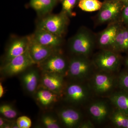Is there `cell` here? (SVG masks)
I'll use <instances>...</instances> for the list:
<instances>
[{
    "mask_svg": "<svg viewBox=\"0 0 128 128\" xmlns=\"http://www.w3.org/2000/svg\"><path fill=\"white\" fill-rule=\"evenodd\" d=\"M94 39L87 30H80L73 36L70 42V48L72 52L79 56L87 57L94 48Z\"/></svg>",
    "mask_w": 128,
    "mask_h": 128,
    "instance_id": "obj_1",
    "label": "cell"
},
{
    "mask_svg": "<svg viewBox=\"0 0 128 128\" xmlns=\"http://www.w3.org/2000/svg\"><path fill=\"white\" fill-rule=\"evenodd\" d=\"M67 15L63 12L59 14L48 16L40 22L38 28L62 37L68 24Z\"/></svg>",
    "mask_w": 128,
    "mask_h": 128,
    "instance_id": "obj_2",
    "label": "cell"
},
{
    "mask_svg": "<svg viewBox=\"0 0 128 128\" xmlns=\"http://www.w3.org/2000/svg\"><path fill=\"white\" fill-rule=\"evenodd\" d=\"M116 53L110 50H104L96 56L94 64L101 71L108 73L116 71L120 64V57Z\"/></svg>",
    "mask_w": 128,
    "mask_h": 128,
    "instance_id": "obj_3",
    "label": "cell"
},
{
    "mask_svg": "<svg viewBox=\"0 0 128 128\" xmlns=\"http://www.w3.org/2000/svg\"><path fill=\"white\" fill-rule=\"evenodd\" d=\"M35 64L30 55L28 48V50L23 54L13 58L6 63L2 69V71L6 76L16 75Z\"/></svg>",
    "mask_w": 128,
    "mask_h": 128,
    "instance_id": "obj_4",
    "label": "cell"
},
{
    "mask_svg": "<svg viewBox=\"0 0 128 128\" xmlns=\"http://www.w3.org/2000/svg\"><path fill=\"white\" fill-rule=\"evenodd\" d=\"M92 66L87 57L79 56L73 58L68 65V72L73 78L84 79L91 72Z\"/></svg>",
    "mask_w": 128,
    "mask_h": 128,
    "instance_id": "obj_5",
    "label": "cell"
},
{
    "mask_svg": "<svg viewBox=\"0 0 128 128\" xmlns=\"http://www.w3.org/2000/svg\"><path fill=\"white\" fill-rule=\"evenodd\" d=\"M123 6V2L121 1L105 0L98 15V22L106 23L116 20L122 11Z\"/></svg>",
    "mask_w": 128,
    "mask_h": 128,
    "instance_id": "obj_6",
    "label": "cell"
},
{
    "mask_svg": "<svg viewBox=\"0 0 128 128\" xmlns=\"http://www.w3.org/2000/svg\"><path fill=\"white\" fill-rule=\"evenodd\" d=\"M92 84L94 91L97 94L102 96L113 90L115 84V79L110 73L101 71L94 74Z\"/></svg>",
    "mask_w": 128,
    "mask_h": 128,
    "instance_id": "obj_7",
    "label": "cell"
},
{
    "mask_svg": "<svg viewBox=\"0 0 128 128\" xmlns=\"http://www.w3.org/2000/svg\"><path fill=\"white\" fill-rule=\"evenodd\" d=\"M38 64L41 69L46 73L61 75L68 70L66 60L62 56L58 54H53Z\"/></svg>",
    "mask_w": 128,
    "mask_h": 128,
    "instance_id": "obj_8",
    "label": "cell"
},
{
    "mask_svg": "<svg viewBox=\"0 0 128 128\" xmlns=\"http://www.w3.org/2000/svg\"><path fill=\"white\" fill-rule=\"evenodd\" d=\"M29 51L31 57L36 64H39L52 54L56 48L42 45L32 36H29Z\"/></svg>",
    "mask_w": 128,
    "mask_h": 128,
    "instance_id": "obj_9",
    "label": "cell"
},
{
    "mask_svg": "<svg viewBox=\"0 0 128 128\" xmlns=\"http://www.w3.org/2000/svg\"><path fill=\"white\" fill-rule=\"evenodd\" d=\"M66 100L72 103H82L89 96V92L86 86L81 84L73 83L67 86L66 92Z\"/></svg>",
    "mask_w": 128,
    "mask_h": 128,
    "instance_id": "obj_10",
    "label": "cell"
},
{
    "mask_svg": "<svg viewBox=\"0 0 128 128\" xmlns=\"http://www.w3.org/2000/svg\"><path fill=\"white\" fill-rule=\"evenodd\" d=\"M29 36L15 40L10 44L5 56L6 63L16 57L23 54L29 48Z\"/></svg>",
    "mask_w": 128,
    "mask_h": 128,
    "instance_id": "obj_11",
    "label": "cell"
},
{
    "mask_svg": "<svg viewBox=\"0 0 128 128\" xmlns=\"http://www.w3.org/2000/svg\"><path fill=\"white\" fill-rule=\"evenodd\" d=\"M120 27L119 24L116 22H113L108 26L98 37V43L99 46L104 48H111Z\"/></svg>",
    "mask_w": 128,
    "mask_h": 128,
    "instance_id": "obj_12",
    "label": "cell"
},
{
    "mask_svg": "<svg viewBox=\"0 0 128 128\" xmlns=\"http://www.w3.org/2000/svg\"><path fill=\"white\" fill-rule=\"evenodd\" d=\"M32 36L40 44L50 48H56L62 43V37L38 28Z\"/></svg>",
    "mask_w": 128,
    "mask_h": 128,
    "instance_id": "obj_13",
    "label": "cell"
},
{
    "mask_svg": "<svg viewBox=\"0 0 128 128\" xmlns=\"http://www.w3.org/2000/svg\"><path fill=\"white\" fill-rule=\"evenodd\" d=\"M88 111L92 118L98 123L105 121L110 112L107 104L102 101L92 102L89 106Z\"/></svg>",
    "mask_w": 128,
    "mask_h": 128,
    "instance_id": "obj_14",
    "label": "cell"
},
{
    "mask_svg": "<svg viewBox=\"0 0 128 128\" xmlns=\"http://www.w3.org/2000/svg\"><path fill=\"white\" fill-rule=\"evenodd\" d=\"M61 75L45 72L43 76V84L47 89L54 93H58L64 86V82Z\"/></svg>",
    "mask_w": 128,
    "mask_h": 128,
    "instance_id": "obj_15",
    "label": "cell"
},
{
    "mask_svg": "<svg viewBox=\"0 0 128 128\" xmlns=\"http://www.w3.org/2000/svg\"><path fill=\"white\" fill-rule=\"evenodd\" d=\"M59 117L64 126L72 128L80 125L81 120L80 113L73 108L63 109L60 112Z\"/></svg>",
    "mask_w": 128,
    "mask_h": 128,
    "instance_id": "obj_16",
    "label": "cell"
},
{
    "mask_svg": "<svg viewBox=\"0 0 128 128\" xmlns=\"http://www.w3.org/2000/svg\"><path fill=\"white\" fill-rule=\"evenodd\" d=\"M111 50L114 52L128 51V29L120 27L112 45Z\"/></svg>",
    "mask_w": 128,
    "mask_h": 128,
    "instance_id": "obj_17",
    "label": "cell"
},
{
    "mask_svg": "<svg viewBox=\"0 0 128 128\" xmlns=\"http://www.w3.org/2000/svg\"><path fill=\"white\" fill-rule=\"evenodd\" d=\"M110 100L116 108L128 115V92L122 90L113 94Z\"/></svg>",
    "mask_w": 128,
    "mask_h": 128,
    "instance_id": "obj_18",
    "label": "cell"
},
{
    "mask_svg": "<svg viewBox=\"0 0 128 128\" xmlns=\"http://www.w3.org/2000/svg\"><path fill=\"white\" fill-rule=\"evenodd\" d=\"M38 76L36 70H32L23 75L22 82L25 89L29 92L32 93L36 89L38 82Z\"/></svg>",
    "mask_w": 128,
    "mask_h": 128,
    "instance_id": "obj_19",
    "label": "cell"
},
{
    "mask_svg": "<svg viewBox=\"0 0 128 128\" xmlns=\"http://www.w3.org/2000/svg\"><path fill=\"white\" fill-rule=\"evenodd\" d=\"M56 0H31L30 4L40 14H47L55 6Z\"/></svg>",
    "mask_w": 128,
    "mask_h": 128,
    "instance_id": "obj_20",
    "label": "cell"
},
{
    "mask_svg": "<svg viewBox=\"0 0 128 128\" xmlns=\"http://www.w3.org/2000/svg\"><path fill=\"white\" fill-rule=\"evenodd\" d=\"M54 93L48 89H41L37 92L36 95L37 99L42 106H48L56 100Z\"/></svg>",
    "mask_w": 128,
    "mask_h": 128,
    "instance_id": "obj_21",
    "label": "cell"
},
{
    "mask_svg": "<svg viewBox=\"0 0 128 128\" xmlns=\"http://www.w3.org/2000/svg\"><path fill=\"white\" fill-rule=\"evenodd\" d=\"M102 4L99 0H79L78 6L84 11L91 12L99 10Z\"/></svg>",
    "mask_w": 128,
    "mask_h": 128,
    "instance_id": "obj_22",
    "label": "cell"
},
{
    "mask_svg": "<svg viewBox=\"0 0 128 128\" xmlns=\"http://www.w3.org/2000/svg\"><path fill=\"white\" fill-rule=\"evenodd\" d=\"M111 120L118 128H127L128 126V115L118 108L112 114Z\"/></svg>",
    "mask_w": 128,
    "mask_h": 128,
    "instance_id": "obj_23",
    "label": "cell"
},
{
    "mask_svg": "<svg viewBox=\"0 0 128 128\" xmlns=\"http://www.w3.org/2000/svg\"><path fill=\"white\" fill-rule=\"evenodd\" d=\"M0 113L8 119H13L17 116L18 112L11 105L8 104H2L0 106Z\"/></svg>",
    "mask_w": 128,
    "mask_h": 128,
    "instance_id": "obj_24",
    "label": "cell"
},
{
    "mask_svg": "<svg viewBox=\"0 0 128 128\" xmlns=\"http://www.w3.org/2000/svg\"><path fill=\"white\" fill-rule=\"evenodd\" d=\"M42 122L44 126L48 128H60L57 120L49 115H44L42 118Z\"/></svg>",
    "mask_w": 128,
    "mask_h": 128,
    "instance_id": "obj_25",
    "label": "cell"
},
{
    "mask_svg": "<svg viewBox=\"0 0 128 128\" xmlns=\"http://www.w3.org/2000/svg\"><path fill=\"white\" fill-rule=\"evenodd\" d=\"M77 0H62L63 12L68 15H72V10L74 7Z\"/></svg>",
    "mask_w": 128,
    "mask_h": 128,
    "instance_id": "obj_26",
    "label": "cell"
},
{
    "mask_svg": "<svg viewBox=\"0 0 128 128\" xmlns=\"http://www.w3.org/2000/svg\"><path fill=\"white\" fill-rule=\"evenodd\" d=\"M118 82L122 90L128 92V70L123 72L120 74Z\"/></svg>",
    "mask_w": 128,
    "mask_h": 128,
    "instance_id": "obj_27",
    "label": "cell"
},
{
    "mask_svg": "<svg viewBox=\"0 0 128 128\" xmlns=\"http://www.w3.org/2000/svg\"><path fill=\"white\" fill-rule=\"evenodd\" d=\"M16 123L19 128H29L32 126L31 119L26 116H22L17 119Z\"/></svg>",
    "mask_w": 128,
    "mask_h": 128,
    "instance_id": "obj_28",
    "label": "cell"
},
{
    "mask_svg": "<svg viewBox=\"0 0 128 128\" xmlns=\"http://www.w3.org/2000/svg\"><path fill=\"white\" fill-rule=\"evenodd\" d=\"M122 10V19L124 24L128 26V2H123Z\"/></svg>",
    "mask_w": 128,
    "mask_h": 128,
    "instance_id": "obj_29",
    "label": "cell"
},
{
    "mask_svg": "<svg viewBox=\"0 0 128 128\" xmlns=\"http://www.w3.org/2000/svg\"><path fill=\"white\" fill-rule=\"evenodd\" d=\"M79 127V128H94V126L91 122L87 121L80 124Z\"/></svg>",
    "mask_w": 128,
    "mask_h": 128,
    "instance_id": "obj_30",
    "label": "cell"
},
{
    "mask_svg": "<svg viewBox=\"0 0 128 128\" xmlns=\"http://www.w3.org/2000/svg\"><path fill=\"white\" fill-rule=\"evenodd\" d=\"M4 92V89L1 82H0V98H1Z\"/></svg>",
    "mask_w": 128,
    "mask_h": 128,
    "instance_id": "obj_31",
    "label": "cell"
},
{
    "mask_svg": "<svg viewBox=\"0 0 128 128\" xmlns=\"http://www.w3.org/2000/svg\"><path fill=\"white\" fill-rule=\"evenodd\" d=\"M6 124L5 120L3 119L2 118L0 117V128H3L4 126Z\"/></svg>",
    "mask_w": 128,
    "mask_h": 128,
    "instance_id": "obj_32",
    "label": "cell"
},
{
    "mask_svg": "<svg viewBox=\"0 0 128 128\" xmlns=\"http://www.w3.org/2000/svg\"><path fill=\"white\" fill-rule=\"evenodd\" d=\"M124 63H125V66L127 67V70H128V56L125 59Z\"/></svg>",
    "mask_w": 128,
    "mask_h": 128,
    "instance_id": "obj_33",
    "label": "cell"
},
{
    "mask_svg": "<svg viewBox=\"0 0 128 128\" xmlns=\"http://www.w3.org/2000/svg\"><path fill=\"white\" fill-rule=\"evenodd\" d=\"M122 1L123 2H128V0H122Z\"/></svg>",
    "mask_w": 128,
    "mask_h": 128,
    "instance_id": "obj_34",
    "label": "cell"
},
{
    "mask_svg": "<svg viewBox=\"0 0 128 128\" xmlns=\"http://www.w3.org/2000/svg\"><path fill=\"white\" fill-rule=\"evenodd\" d=\"M114 0L121 1H122V0Z\"/></svg>",
    "mask_w": 128,
    "mask_h": 128,
    "instance_id": "obj_35",
    "label": "cell"
},
{
    "mask_svg": "<svg viewBox=\"0 0 128 128\" xmlns=\"http://www.w3.org/2000/svg\"><path fill=\"white\" fill-rule=\"evenodd\" d=\"M127 128H128V126H127Z\"/></svg>",
    "mask_w": 128,
    "mask_h": 128,
    "instance_id": "obj_36",
    "label": "cell"
},
{
    "mask_svg": "<svg viewBox=\"0 0 128 128\" xmlns=\"http://www.w3.org/2000/svg\"><path fill=\"white\" fill-rule=\"evenodd\" d=\"M56 1L58 0H56Z\"/></svg>",
    "mask_w": 128,
    "mask_h": 128,
    "instance_id": "obj_37",
    "label": "cell"
}]
</instances>
